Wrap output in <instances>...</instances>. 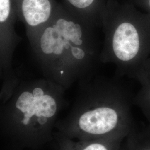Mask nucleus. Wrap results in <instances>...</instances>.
I'll use <instances>...</instances> for the list:
<instances>
[{
  "instance_id": "f257e3e1",
  "label": "nucleus",
  "mask_w": 150,
  "mask_h": 150,
  "mask_svg": "<svg viewBox=\"0 0 150 150\" xmlns=\"http://www.w3.org/2000/svg\"><path fill=\"white\" fill-rule=\"evenodd\" d=\"M96 28L59 3L52 19L28 38L43 77L66 90L93 77L101 62Z\"/></svg>"
},
{
  "instance_id": "f03ea898",
  "label": "nucleus",
  "mask_w": 150,
  "mask_h": 150,
  "mask_svg": "<svg viewBox=\"0 0 150 150\" xmlns=\"http://www.w3.org/2000/svg\"><path fill=\"white\" fill-rule=\"evenodd\" d=\"M66 89L45 77L23 79L0 104V137L7 150H38L54 142Z\"/></svg>"
},
{
  "instance_id": "7ed1b4c3",
  "label": "nucleus",
  "mask_w": 150,
  "mask_h": 150,
  "mask_svg": "<svg viewBox=\"0 0 150 150\" xmlns=\"http://www.w3.org/2000/svg\"><path fill=\"white\" fill-rule=\"evenodd\" d=\"M101 27V63L115 64L118 75L134 77L150 58V14L131 0H107Z\"/></svg>"
},
{
  "instance_id": "20e7f679",
  "label": "nucleus",
  "mask_w": 150,
  "mask_h": 150,
  "mask_svg": "<svg viewBox=\"0 0 150 150\" xmlns=\"http://www.w3.org/2000/svg\"><path fill=\"white\" fill-rule=\"evenodd\" d=\"M70 111L59 119L55 132L71 139L101 138L117 127L123 95L116 82L92 77L78 83Z\"/></svg>"
},
{
  "instance_id": "39448f33",
  "label": "nucleus",
  "mask_w": 150,
  "mask_h": 150,
  "mask_svg": "<svg viewBox=\"0 0 150 150\" xmlns=\"http://www.w3.org/2000/svg\"><path fill=\"white\" fill-rule=\"evenodd\" d=\"M14 0H0V77L1 88L15 86L21 78L13 69V53L21 38L17 34Z\"/></svg>"
},
{
  "instance_id": "423d86ee",
  "label": "nucleus",
  "mask_w": 150,
  "mask_h": 150,
  "mask_svg": "<svg viewBox=\"0 0 150 150\" xmlns=\"http://www.w3.org/2000/svg\"><path fill=\"white\" fill-rule=\"evenodd\" d=\"M17 18L24 24L27 38L54 17L59 3L55 0H14Z\"/></svg>"
},
{
  "instance_id": "0eeeda50",
  "label": "nucleus",
  "mask_w": 150,
  "mask_h": 150,
  "mask_svg": "<svg viewBox=\"0 0 150 150\" xmlns=\"http://www.w3.org/2000/svg\"><path fill=\"white\" fill-rule=\"evenodd\" d=\"M107 0H65L71 11L96 27H101Z\"/></svg>"
},
{
  "instance_id": "6e6552de",
  "label": "nucleus",
  "mask_w": 150,
  "mask_h": 150,
  "mask_svg": "<svg viewBox=\"0 0 150 150\" xmlns=\"http://www.w3.org/2000/svg\"><path fill=\"white\" fill-rule=\"evenodd\" d=\"M54 136L57 150H110L101 139H71L55 131Z\"/></svg>"
},
{
  "instance_id": "1a4fd4ad",
  "label": "nucleus",
  "mask_w": 150,
  "mask_h": 150,
  "mask_svg": "<svg viewBox=\"0 0 150 150\" xmlns=\"http://www.w3.org/2000/svg\"><path fill=\"white\" fill-rule=\"evenodd\" d=\"M139 9L150 15V0H131Z\"/></svg>"
}]
</instances>
